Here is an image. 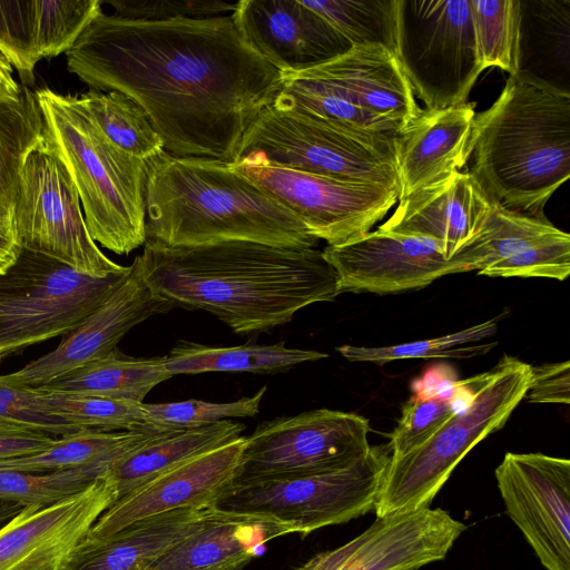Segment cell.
Segmentation results:
<instances>
[{
  "label": "cell",
  "instance_id": "1",
  "mask_svg": "<svg viewBox=\"0 0 570 570\" xmlns=\"http://www.w3.org/2000/svg\"><path fill=\"white\" fill-rule=\"evenodd\" d=\"M92 90L118 91L147 115L174 157L233 164L282 86V73L233 17L138 21L100 12L66 52Z\"/></svg>",
  "mask_w": 570,
  "mask_h": 570
},
{
  "label": "cell",
  "instance_id": "2",
  "mask_svg": "<svg viewBox=\"0 0 570 570\" xmlns=\"http://www.w3.org/2000/svg\"><path fill=\"white\" fill-rule=\"evenodd\" d=\"M136 259L157 295L175 307L206 311L237 334L284 325L299 309L341 294L335 269L315 248L249 240L145 243Z\"/></svg>",
  "mask_w": 570,
  "mask_h": 570
},
{
  "label": "cell",
  "instance_id": "3",
  "mask_svg": "<svg viewBox=\"0 0 570 570\" xmlns=\"http://www.w3.org/2000/svg\"><path fill=\"white\" fill-rule=\"evenodd\" d=\"M146 164V243L249 240L295 248L318 243L291 210L229 164L165 150Z\"/></svg>",
  "mask_w": 570,
  "mask_h": 570
},
{
  "label": "cell",
  "instance_id": "4",
  "mask_svg": "<svg viewBox=\"0 0 570 570\" xmlns=\"http://www.w3.org/2000/svg\"><path fill=\"white\" fill-rule=\"evenodd\" d=\"M469 173L502 206L542 216L570 177V94L523 72L475 114Z\"/></svg>",
  "mask_w": 570,
  "mask_h": 570
},
{
  "label": "cell",
  "instance_id": "5",
  "mask_svg": "<svg viewBox=\"0 0 570 570\" xmlns=\"http://www.w3.org/2000/svg\"><path fill=\"white\" fill-rule=\"evenodd\" d=\"M42 115V146L67 169L91 238L118 255L146 243L147 164L115 146L77 96L35 90Z\"/></svg>",
  "mask_w": 570,
  "mask_h": 570
},
{
  "label": "cell",
  "instance_id": "6",
  "mask_svg": "<svg viewBox=\"0 0 570 570\" xmlns=\"http://www.w3.org/2000/svg\"><path fill=\"white\" fill-rule=\"evenodd\" d=\"M530 379L529 364L504 355L491 370L461 381L463 403L456 401L450 420L422 445L390 458L374 507L376 517L430 507L460 461L505 424L525 397Z\"/></svg>",
  "mask_w": 570,
  "mask_h": 570
},
{
  "label": "cell",
  "instance_id": "7",
  "mask_svg": "<svg viewBox=\"0 0 570 570\" xmlns=\"http://www.w3.org/2000/svg\"><path fill=\"white\" fill-rule=\"evenodd\" d=\"M394 138L272 105L246 131L238 159L253 155L276 167L399 187Z\"/></svg>",
  "mask_w": 570,
  "mask_h": 570
},
{
  "label": "cell",
  "instance_id": "8",
  "mask_svg": "<svg viewBox=\"0 0 570 570\" xmlns=\"http://www.w3.org/2000/svg\"><path fill=\"white\" fill-rule=\"evenodd\" d=\"M390 458L387 444L371 446L360 460L340 469L233 484L215 508L267 515L305 537L374 510Z\"/></svg>",
  "mask_w": 570,
  "mask_h": 570
},
{
  "label": "cell",
  "instance_id": "9",
  "mask_svg": "<svg viewBox=\"0 0 570 570\" xmlns=\"http://www.w3.org/2000/svg\"><path fill=\"white\" fill-rule=\"evenodd\" d=\"M127 272L91 277L57 259L21 248L13 265L0 275L2 356L73 331Z\"/></svg>",
  "mask_w": 570,
  "mask_h": 570
},
{
  "label": "cell",
  "instance_id": "10",
  "mask_svg": "<svg viewBox=\"0 0 570 570\" xmlns=\"http://www.w3.org/2000/svg\"><path fill=\"white\" fill-rule=\"evenodd\" d=\"M396 57L425 109L466 104L483 71L470 0H399Z\"/></svg>",
  "mask_w": 570,
  "mask_h": 570
},
{
  "label": "cell",
  "instance_id": "11",
  "mask_svg": "<svg viewBox=\"0 0 570 570\" xmlns=\"http://www.w3.org/2000/svg\"><path fill=\"white\" fill-rule=\"evenodd\" d=\"M21 248L57 259L85 275L124 274L91 238L77 189L62 163L42 144L22 166L13 209Z\"/></svg>",
  "mask_w": 570,
  "mask_h": 570
},
{
  "label": "cell",
  "instance_id": "12",
  "mask_svg": "<svg viewBox=\"0 0 570 570\" xmlns=\"http://www.w3.org/2000/svg\"><path fill=\"white\" fill-rule=\"evenodd\" d=\"M368 431L364 416L330 409L262 422L245 436L233 484L346 466L370 451Z\"/></svg>",
  "mask_w": 570,
  "mask_h": 570
},
{
  "label": "cell",
  "instance_id": "13",
  "mask_svg": "<svg viewBox=\"0 0 570 570\" xmlns=\"http://www.w3.org/2000/svg\"><path fill=\"white\" fill-rule=\"evenodd\" d=\"M229 166L291 210L327 246H340L371 232L399 199V187L276 167L253 155Z\"/></svg>",
  "mask_w": 570,
  "mask_h": 570
},
{
  "label": "cell",
  "instance_id": "14",
  "mask_svg": "<svg viewBox=\"0 0 570 570\" xmlns=\"http://www.w3.org/2000/svg\"><path fill=\"white\" fill-rule=\"evenodd\" d=\"M322 252L337 274L341 294L420 289L449 274L478 272L481 265L472 240L450 256L435 239L380 228Z\"/></svg>",
  "mask_w": 570,
  "mask_h": 570
},
{
  "label": "cell",
  "instance_id": "15",
  "mask_svg": "<svg viewBox=\"0 0 570 570\" xmlns=\"http://www.w3.org/2000/svg\"><path fill=\"white\" fill-rule=\"evenodd\" d=\"M505 511L547 570H570V461L508 452L495 469Z\"/></svg>",
  "mask_w": 570,
  "mask_h": 570
},
{
  "label": "cell",
  "instance_id": "16",
  "mask_svg": "<svg viewBox=\"0 0 570 570\" xmlns=\"http://www.w3.org/2000/svg\"><path fill=\"white\" fill-rule=\"evenodd\" d=\"M116 500L107 471L57 503L23 507L0 527V570H68L95 522Z\"/></svg>",
  "mask_w": 570,
  "mask_h": 570
},
{
  "label": "cell",
  "instance_id": "17",
  "mask_svg": "<svg viewBox=\"0 0 570 570\" xmlns=\"http://www.w3.org/2000/svg\"><path fill=\"white\" fill-rule=\"evenodd\" d=\"M465 530L441 508L376 517L354 539L315 554L297 570H417L444 559Z\"/></svg>",
  "mask_w": 570,
  "mask_h": 570
},
{
  "label": "cell",
  "instance_id": "18",
  "mask_svg": "<svg viewBox=\"0 0 570 570\" xmlns=\"http://www.w3.org/2000/svg\"><path fill=\"white\" fill-rule=\"evenodd\" d=\"M174 307L148 286L135 257L108 297L55 350L3 376L11 384L32 387L48 384L107 356L132 327Z\"/></svg>",
  "mask_w": 570,
  "mask_h": 570
},
{
  "label": "cell",
  "instance_id": "19",
  "mask_svg": "<svg viewBox=\"0 0 570 570\" xmlns=\"http://www.w3.org/2000/svg\"><path fill=\"white\" fill-rule=\"evenodd\" d=\"M245 436L196 455L116 500L95 522L86 543L109 538L142 519L178 509L215 507L237 475Z\"/></svg>",
  "mask_w": 570,
  "mask_h": 570
},
{
  "label": "cell",
  "instance_id": "20",
  "mask_svg": "<svg viewBox=\"0 0 570 570\" xmlns=\"http://www.w3.org/2000/svg\"><path fill=\"white\" fill-rule=\"evenodd\" d=\"M230 16L245 41L282 75L309 70L352 47L301 0H240Z\"/></svg>",
  "mask_w": 570,
  "mask_h": 570
},
{
  "label": "cell",
  "instance_id": "21",
  "mask_svg": "<svg viewBox=\"0 0 570 570\" xmlns=\"http://www.w3.org/2000/svg\"><path fill=\"white\" fill-rule=\"evenodd\" d=\"M473 240L481 255V275L564 281L570 273V235L544 215L520 213L493 202Z\"/></svg>",
  "mask_w": 570,
  "mask_h": 570
},
{
  "label": "cell",
  "instance_id": "22",
  "mask_svg": "<svg viewBox=\"0 0 570 570\" xmlns=\"http://www.w3.org/2000/svg\"><path fill=\"white\" fill-rule=\"evenodd\" d=\"M493 202L469 171H455L399 200L377 228L440 242L454 256L480 232Z\"/></svg>",
  "mask_w": 570,
  "mask_h": 570
},
{
  "label": "cell",
  "instance_id": "23",
  "mask_svg": "<svg viewBox=\"0 0 570 570\" xmlns=\"http://www.w3.org/2000/svg\"><path fill=\"white\" fill-rule=\"evenodd\" d=\"M294 75L325 82L399 131L422 110L397 57L379 43L352 46L343 55Z\"/></svg>",
  "mask_w": 570,
  "mask_h": 570
},
{
  "label": "cell",
  "instance_id": "24",
  "mask_svg": "<svg viewBox=\"0 0 570 570\" xmlns=\"http://www.w3.org/2000/svg\"><path fill=\"white\" fill-rule=\"evenodd\" d=\"M474 104L422 109L394 138L399 199L459 171L469 160Z\"/></svg>",
  "mask_w": 570,
  "mask_h": 570
},
{
  "label": "cell",
  "instance_id": "25",
  "mask_svg": "<svg viewBox=\"0 0 570 570\" xmlns=\"http://www.w3.org/2000/svg\"><path fill=\"white\" fill-rule=\"evenodd\" d=\"M295 533L279 520L214 508L146 570H244L269 540Z\"/></svg>",
  "mask_w": 570,
  "mask_h": 570
},
{
  "label": "cell",
  "instance_id": "26",
  "mask_svg": "<svg viewBox=\"0 0 570 570\" xmlns=\"http://www.w3.org/2000/svg\"><path fill=\"white\" fill-rule=\"evenodd\" d=\"M214 508L178 509L153 515L105 540L85 543L68 570H146L193 532Z\"/></svg>",
  "mask_w": 570,
  "mask_h": 570
},
{
  "label": "cell",
  "instance_id": "27",
  "mask_svg": "<svg viewBox=\"0 0 570 570\" xmlns=\"http://www.w3.org/2000/svg\"><path fill=\"white\" fill-rule=\"evenodd\" d=\"M245 429L240 422L223 420L205 426L164 432L108 470L117 500L173 466L238 439Z\"/></svg>",
  "mask_w": 570,
  "mask_h": 570
},
{
  "label": "cell",
  "instance_id": "28",
  "mask_svg": "<svg viewBox=\"0 0 570 570\" xmlns=\"http://www.w3.org/2000/svg\"><path fill=\"white\" fill-rule=\"evenodd\" d=\"M173 377L166 356L132 357L118 348L41 387L47 391L142 403L158 384Z\"/></svg>",
  "mask_w": 570,
  "mask_h": 570
},
{
  "label": "cell",
  "instance_id": "29",
  "mask_svg": "<svg viewBox=\"0 0 570 570\" xmlns=\"http://www.w3.org/2000/svg\"><path fill=\"white\" fill-rule=\"evenodd\" d=\"M168 430L146 425L130 431L82 429L56 438L46 450L1 461L3 471L47 472L88 465L112 466Z\"/></svg>",
  "mask_w": 570,
  "mask_h": 570
},
{
  "label": "cell",
  "instance_id": "30",
  "mask_svg": "<svg viewBox=\"0 0 570 570\" xmlns=\"http://www.w3.org/2000/svg\"><path fill=\"white\" fill-rule=\"evenodd\" d=\"M328 355L314 350L286 347L276 344H243L212 346L186 340L178 341L166 355V366L171 375L206 372L276 373L293 366L326 358Z\"/></svg>",
  "mask_w": 570,
  "mask_h": 570
},
{
  "label": "cell",
  "instance_id": "31",
  "mask_svg": "<svg viewBox=\"0 0 570 570\" xmlns=\"http://www.w3.org/2000/svg\"><path fill=\"white\" fill-rule=\"evenodd\" d=\"M42 115L35 91L23 86L14 101H0V214L13 216L19 177L28 155L42 144Z\"/></svg>",
  "mask_w": 570,
  "mask_h": 570
},
{
  "label": "cell",
  "instance_id": "32",
  "mask_svg": "<svg viewBox=\"0 0 570 570\" xmlns=\"http://www.w3.org/2000/svg\"><path fill=\"white\" fill-rule=\"evenodd\" d=\"M77 97L94 124L119 149L145 161L164 150L147 115L128 96L90 89Z\"/></svg>",
  "mask_w": 570,
  "mask_h": 570
},
{
  "label": "cell",
  "instance_id": "33",
  "mask_svg": "<svg viewBox=\"0 0 570 570\" xmlns=\"http://www.w3.org/2000/svg\"><path fill=\"white\" fill-rule=\"evenodd\" d=\"M352 46L379 43L396 56L399 0L302 1Z\"/></svg>",
  "mask_w": 570,
  "mask_h": 570
},
{
  "label": "cell",
  "instance_id": "34",
  "mask_svg": "<svg viewBox=\"0 0 570 570\" xmlns=\"http://www.w3.org/2000/svg\"><path fill=\"white\" fill-rule=\"evenodd\" d=\"M38 412L56 415L81 429L130 431L146 426L142 403L63 394L31 386Z\"/></svg>",
  "mask_w": 570,
  "mask_h": 570
},
{
  "label": "cell",
  "instance_id": "35",
  "mask_svg": "<svg viewBox=\"0 0 570 570\" xmlns=\"http://www.w3.org/2000/svg\"><path fill=\"white\" fill-rule=\"evenodd\" d=\"M498 318L488 320L443 336L382 347L342 345L336 350L351 362L384 364L404 358L454 357L469 358L484 354L497 343L476 344L495 334Z\"/></svg>",
  "mask_w": 570,
  "mask_h": 570
},
{
  "label": "cell",
  "instance_id": "36",
  "mask_svg": "<svg viewBox=\"0 0 570 570\" xmlns=\"http://www.w3.org/2000/svg\"><path fill=\"white\" fill-rule=\"evenodd\" d=\"M479 61L483 71H519L520 1L470 0Z\"/></svg>",
  "mask_w": 570,
  "mask_h": 570
},
{
  "label": "cell",
  "instance_id": "37",
  "mask_svg": "<svg viewBox=\"0 0 570 570\" xmlns=\"http://www.w3.org/2000/svg\"><path fill=\"white\" fill-rule=\"evenodd\" d=\"M110 468L99 464L47 472L1 471L0 502L47 507L82 491Z\"/></svg>",
  "mask_w": 570,
  "mask_h": 570
},
{
  "label": "cell",
  "instance_id": "38",
  "mask_svg": "<svg viewBox=\"0 0 570 570\" xmlns=\"http://www.w3.org/2000/svg\"><path fill=\"white\" fill-rule=\"evenodd\" d=\"M267 386L254 395L228 403L186 400L168 403H142L147 425L165 430L194 429L233 417H252L258 414Z\"/></svg>",
  "mask_w": 570,
  "mask_h": 570
},
{
  "label": "cell",
  "instance_id": "39",
  "mask_svg": "<svg viewBox=\"0 0 570 570\" xmlns=\"http://www.w3.org/2000/svg\"><path fill=\"white\" fill-rule=\"evenodd\" d=\"M100 0H37L40 58L66 53L102 12Z\"/></svg>",
  "mask_w": 570,
  "mask_h": 570
},
{
  "label": "cell",
  "instance_id": "40",
  "mask_svg": "<svg viewBox=\"0 0 570 570\" xmlns=\"http://www.w3.org/2000/svg\"><path fill=\"white\" fill-rule=\"evenodd\" d=\"M0 55L14 68L21 85L35 83L38 48V10L33 1H0Z\"/></svg>",
  "mask_w": 570,
  "mask_h": 570
},
{
  "label": "cell",
  "instance_id": "41",
  "mask_svg": "<svg viewBox=\"0 0 570 570\" xmlns=\"http://www.w3.org/2000/svg\"><path fill=\"white\" fill-rule=\"evenodd\" d=\"M455 410V390L449 396L435 394L411 397L403 404L401 417L387 443L391 459L401 458L425 443L450 420Z\"/></svg>",
  "mask_w": 570,
  "mask_h": 570
},
{
  "label": "cell",
  "instance_id": "42",
  "mask_svg": "<svg viewBox=\"0 0 570 570\" xmlns=\"http://www.w3.org/2000/svg\"><path fill=\"white\" fill-rule=\"evenodd\" d=\"M106 3L114 8V16L138 21L226 16L237 6V2L223 0H116Z\"/></svg>",
  "mask_w": 570,
  "mask_h": 570
},
{
  "label": "cell",
  "instance_id": "43",
  "mask_svg": "<svg viewBox=\"0 0 570 570\" xmlns=\"http://www.w3.org/2000/svg\"><path fill=\"white\" fill-rule=\"evenodd\" d=\"M531 403H570V362L544 363L531 366L525 395Z\"/></svg>",
  "mask_w": 570,
  "mask_h": 570
},
{
  "label": "cell",
  "instance_id": "44",
  "mask_svg": "<svg viewBox=\"0 0 570 570\" xmlns=\"http://www.w3.org/2000/svg\"><path fill=\"white\" fill-rule=\"evenodd\" d=\"M56 438L28 429L0 424V462L46 450Z\"/></svg>",
  "mask_w": 570,
  "mask_h": 570
},
{
  "label": "cell",
  "instance_id": "45",
  "mask_svg": "<svg viewBox=\"0 0 570 570\" xmlns=\"http://www.w3.org/2000/svg\"><path fill=\"white\" fill-rule=\"evenodd\" d=\"M20 250L13 216L0 214V275L13 265Z\"/></svg>",
  "mask_w": 570,
  "mask_h": 570
},
{
  "label": "cell",
  "instance_id": "46",
  "mask_svg": "<svg viewBox=\"0 0 570 570\" xmlns=\"http://www.w3.org/2000/svg\"><path fill=\"white\" fill-rule=\"evenodd\" d=\"M13 68L0 55V101L18 100L23 91V85L13 78Z\"/></svg>",
  "mask_w": 570,
  "mask_h": 570
},
{
  "label": "cell",
  "instance_id": "47",
  "mask_svg": "<svg viewBox=\"0 0 570 570\" xmlns=\"http://www.w3.org/2000/svg\"><path fill=\"white\" fill-rule=\"evenodd\" d=\"M20 511V507L14 503L0 502V527L11 520Z\"/></svg>",
  "mask_w": 570,
  "mask_h": 570
},
{
  "label": "cell",
  "instance_id": "48",
  "mask_svg": "<svg viewBox=\"0 0 570 570\" xmlns=\"http://www.w3.org/2000/svg\"><path fill=\"white\" fill-rule=\"evenodd\" d=\"M2 357H3V356H2V353H1V350H0V361L2 360Z\"/></svg>",
  "mask_w": 570,
  "mask_h": 570
},
{
  "label": "cell",
  "instance_id": "49",
  "mask_svg": "<svg viewBox=\"0 0 570 570\" xmlns=\"http://www.w3.org/2000/svg\"><path fill=\"white\" fill-rule=\"evenodd\" d=\"M1 471H3V469H2V468H1V465H0V472H1Z\"/></svg>",
  "mask_w": 570,
  "mask_h": 570
}]
</instances>
